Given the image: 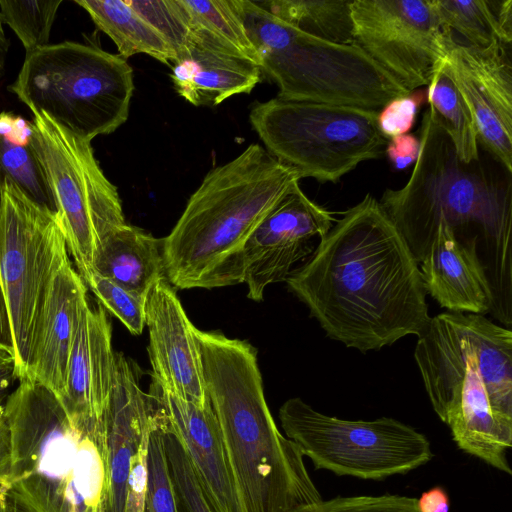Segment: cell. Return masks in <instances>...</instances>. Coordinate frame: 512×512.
I'll return each instance as SVG.
<instances>
[{"instance_id": "9", "label": "cell", "mask_w": 512, "mask_h": 512, "mask_svg": "<svg viewBox=\"0 0 512 512\" xmlns=\"http://www.w3.org/2000/svg\"><path fill=\"white\" fill-rule=\"evenodd\" d=\"M377 113L276 97L255 104L249 120L279 162L301 178L335 183L359 163L383 155L388 140L378 129Z\"/></svg>"}, {"instance_id": "27", "label": "cell", "mask_w": 512, "mask_h": 512, "mask_svg": "<svg viewBox=\"0 0 512 512\" xmlns=\"http://www.w3.org/2000/svg\"><path fill=\"white\" fill-rule=\"evenodd\" d=\"M352 1L270 0L257 2L282 21L306 34L336 44H354Z\"/></svg>"}, {"instance_id": "29", "label": "cell", "mask_w": 512, "mask_h": 512, "mask_svg": "<svg viewBox=\"0 0 512 512\" xmlns=\"http://www.w3.org/2000/svg\"><path fill=\"white\" fill-rule=\"evenodd\" d=\"M444 59L428 84L427 99L458 157L470 163L480 157L478 133L472 113L452 80Z\"/></svg>"}, {"instance_id": "25", "label": "cell", "mask_w": 512, "mask_h": 512, "mask_svg": "<svg viewBox=\"0 0 512 512\" xmlns=\"http://www.w3.org/2000/svg\"><path fill=\"white\" fill-rule=\"evenodd\" d=\"M74 2L89 14L99 30L110 37L122 58L144 53L165 64L175 62L176 54L169 44L127 1Z\"/></svg>"}, {"instance_id": "36", "label": "cell", "mask_w": 512, "mask_h": 512, "mask_svg": "<svg viewBox=\"0 0 512 512\" xmlns=\"http://www.w3.org/2000/svg\"><path fill=\"white\" fill-rule=\"evenodd\" d=\"M420 101L415 96H400L377 113V125L385 139L407 134L413 127Z\"/></svg>"}, {"instance_id": "17", "label": "cell", "mask_w": 512, "mask_h": 512, "mask_svg": "<svg viewBox=\"0 0 512 512\" xmlns=\"http://www.w3.org/2000/svg\"><path fill=\"white\" fill-rule=\"evenodd\" d=\"M145 325L152 380L200 406L208 404L196 327L166 278L147 296Z\"/></svg>"}, {"instance_id": "15", "label": "cell", "mask_w": 512, "mask_h": 512, "mask_svg": "<svg viewBox=\"0 0 512 512\" xmlns=\"http://www.w3.org/2000/svg\"><path fill=\"white\" fill-rule=\"evenodd\" d=\"M506 47L479 50L446 37L445 63L481 142L512 173V68Z\"/></svg>"}, {"instance_id": "23", "label": "cell", "mask_w": 512, "mask_h": 512, "mask_svg": "<svg viewBox=\"0 0 512 512\" xmlns=\"http://www.w3.org/2000/svg\"><path fill=\"white\" fill-rule=\"evenodd\" d=\"M162 248V238L125 223L101 242L94 258V274L147 298L153 286L166 278Z\"/></svg>"}, {"instance_id": "43", "label": "cell", "mask_w": 512, "mask_h": 512, "mask_svg": "<svg viewBox=\"0 0 512 512\" xmlns=\"http://www.w3.org/2000/svg\"><path fill=\"white\" fill-rule=\"evenodd\" d=\"M0 512H27L9 492L0 486Z\"/></svg>"}, {"instance_id": "6", "label": "cell", "mask_w": 512, "mask_h": 512, "mask_svg": "<svg viewBox=\"0 0 512 512\" xmlns=\"http://www.w3.org/2000/svg\"><path fill=\"white\" fill-rule=\"evenodd\" d=\"M4 417L12 447L4 488L27 512H89L107 502L104 421L75 422L51 390L30 379L8 395Z\"/></svg>"}, {"instance_id": "41", "label": "cell", "mask_w": 512, "mask_h": 512, "mask_svg": "<svg viewBox=\"0 0 512 512\" xmlns=\"http://www.w3.org/2000/svg\"><path fill=\"white\" fill-rule=\"evenodd\" d=\"M0 347L13 353V341H12L9 317H8L5 299H4L1 287H0Z\"/></svg>"}, {"instance_id": "26", "label": "cell", "mask_w": 512, "mask_h": 512, "mask_svg": "<svg viewBox=\"0 0 512 512\" xmlns=\"http://www.w3.org/2000/svg\"><path fill=\"white\" fill-rule=\"evenodd\" d=\"M10 182L36 203L56 212L44 171L31 143L30 122L0 112V188Z\"/></svg>"}, {"instance_id": "8", "label": "cell", "mask_w": 512, "mask_h": 512, "mask_svg": "<svg viewBox=\"0 0 512 512\" xmlns=\"http://www.w3.org/2000/svg\"><path fill=\"white\" fill-rule=\"evenodd\" d=\"M33 113L91 142L128 119L133 69L120 55L64 41L27 53L8 86Z\"/></svg>"}, {"instance_id": "20", "label": "cell", "mask_w": 512, "mask_h": 512, "mask_svg": "<svg viewBox=\"0 0 512 512\" xmlns=\"http://www.w3.org/2000/svg\"><path fill=\"white\" fill-rule=\"evenodd\" d=\"M87 299L88 288L68 258L48 290L27 377L58 398L63 394L69 354Z\"/></svg>"}, {"instance_id": "33", "label": "cell", "mask_w": 512, "mask_h": 512, "mask_svg": "<svg viewBox=\"0 0 512 512\" xmlns=\"http://www.w3.org/2000/svg\"><path fill=\"white\" fill-rule=\"evenodd\" d=\"M155 418V417H154ZM164 446L180 512H212L188 455L178 438L162 427Z\"/></svg>"}, {"instance_id": "4", "label": "cell", "mask_w": 512, "mask_h": 512, "mask_svg": "<svg viewBox=\"0 0 512 512\" xmlns=\"http://www.w3.org/2000/svg\"><path fill=\"white\" fill-rule=\"evenodd\" d=\"M414 358L458 448L511 475V329L485 315L446 311L418 336Z\"/></svg>"}, {"instance_id": "5", "label": "cell", "mask_w": 512, "mask_h": 512, "mask_svg": "<svg viewBox=\"0 0 512 512\" xmlns=\"http://www.w3.org/2000/svg\"><path fill=\"white\" fill-rule=\"evenodd\" d=\"M300 179L259 144L209 171L162 238L170 284L212 289L242 283L248 237Z\"/></svg>"}, {"instance_id": "31", "label": "cell", "mask_w": 512, "mask_h": 512, "mask_svg": "<svg viewBox=\"0 0 512 512\" xmlns=\"http://www.w3.org/2000/svg\"><path fill=\"white\" fill-rule=\"evenodd\" d=\"M126 1L165 39L176 60L187 52L192 43V30L180 0Z\"/></svg>"}, {"instance_id": "39", "label": "cell", "mask_w": 512, "mask_h": 512, "mask_svg": "<svg viewBox=\"0 0 512 512\" xmlns=\"http://www.w3.org/2000/svg\"><path fill=\"white\" fill-rule=\"evenodd\" d=\"M12 464L11 435L4 413L0 414V486L4 487L10 477Z\"/></svg>"}, {"instance_id": "7", "label": "cell", "mask_w": 512, "mask_h": 512, "mask_svg": "<svg viewBox=\"0 0 512 512\" xmlns=\"http://www.w3.org/2000/svg\"><path fill=\"white\" fill-rule=\"evenodd\" d=\"M230 3L280 99L378 111L411 93L356 43L336 44L306 34L257 1Z\"/></svg>"}, {"instance_id": "14", "label": "cell", "mask_w": 512, "mask_h": 512, "mask_svg": "<svg viewBox=\"0 0 512 512\" xmlns=\"http://www.w3.org/2000/svg\"><path fill=\"white\" fill-rule=\"evenodd\" d=\"M331 213L295 183L248 237L242 252L247 297L262 301L267 286L286 281L293 265L312 253L311 240L333 226Z\"/></svg>"}, {"instance_id": "13", "label": "cell", "mask_w": 512, "mask_h": 512, "mask_svg": "<svg viewBox=\"0 0 512 512\" xmlns=\"http://www.w3.org/2000/svg\"><path fill=\"white\" fill-rule=\"evenodd\" d=\"M355 43L409 92L428 86L446 55L432 0H353Z\"/></svg>"}, {"instance_id": "19", "label": "cell", "mask_w": 512, "mask_h": 512, "mask_svg": "<svg viewBox=\"0 0 512 512\" xmlns=\"http://www.w3.org/2000/svg\"><path fill=\"white\" fill-rule=\"evenodd\" d=\"M108 467L107 512H125L130 463L153 426V403L134 363L115 354V373L103 417Z\"/></svg>"}, {"instance_id": "10", "label": "cell", "mask_w": 512, "mask_h": 512, "mask_svg": "<svg viewBox=\"0 0 512 512\" xmlns=\"http://www.w3.org/2000/svg\"><path fill=\"white\" fill-rule=\"evenodd\" d=\"M58 214L6 181L1 188L0 285L9 317L17 380L27 379L50 285L69 258Z\"/></svg>"}, {"instance_id": "21", "label": "cell", "mask_w": 512, "mask_h": 512, "mask_svg": "<svg viewBox=\"0 0 512 512\" xmlns=\"http://www.w3.org/2000/svg\"><path fill=\"white\" fill-rule=\"evenodd\" d=\"M426 294L449 312L485 315L492 293L477 257L460 245L444 226L435 230L430 248L420 262Z\"/></svg>"}, {"instance_id": "2", "label": "cell", "mask_w": 512, "mask_h": 512, "mask_svg": "<svg viewBox=\"0 0 512 512\" xmlns=\"http://www.w3.org/2000/svg\"><path fill=\"white\" fill-rule=\"evenodd\" d=\"M419 141L409 180L399 189H386L379 203L418 263L436 228L449 229L484 270L493 298L490 314L511 329L512 173L480 157L463 162L431 106Z\"/></svg>"}, {"instance_id": "34", "label": "cell", "mask_w": 512, "mask_h": 512, "mask_svg": "<svg viewBox=\"0 0 512 512\" xmlns=\"http://www.w3.org/2000/svg\"><path fill=\"white\" fill-rule=\"evenodd\" d=\"M96 301L115 316L133 335H140L145 326L146 299L117 283L93 274L86 282Z\"/></svg>"}, {"instance_id": "46", "label": "cell", "mask_w": 512, "mask_h": 512, "mask_svg": "<svg viewBox=\"0 0 512 512\" xmlns=\"http://www.w3.org/2000/svg\"><path fill=\"white\" fill-rule=\"evenodd\" d=\"M89 512H107L106 501L102 502L100 505L90 510Z\"/></svg>"}, {"instance_id": "11", "label": "cell", "mask_w": 512, "mask_h": 512, "mask_svg": "<svg viewBox=\"0 0 512 512\" xmlns=\"http://www.w3.org/2000/svg\"><path fill=\"white\" fill-rule=\"evenodd\" d=\"M30 127L31 143L51 190L68 252L86 282L94 274L101 242L126 223L121 199L96 160L91 142L43 113L34 115Z\"/></svg>"}, {"instance_id": "45", "label": "cell", "mask_w": 512, "mask_h": 512, "mask_svg": "<svg viewBox=\"0 0 512 512\" xmlns=\"http://www.w3.org/2000/svg\"><path fill=\"white\" fill-rule=\"evenodd\" d=\"M9 363L15 364L13 353L0 347V367Z\"/></svg>"}, {"instance_id": "22", "label": "cell", "mask_w": 512, "mask_h": 512, "mask_svg": "<svg viewBox=\"0 0 512 512\" xmlns=\"http://www.w3.org/2000/svg\"><path fill=\"white\" fill-rule=\"evenodd\" d=\"M174 89L194 106H216L248 94L261 80L258 65L192 38L187 52L172 66Z\"/></svg>"}, {"instance_id": "1", "label": "cell", "mask_w": 512, "mask_h": 512, "mask_svg": "<svg viewBox=\"0 0 512 512\" xmlns=\"http://www.w3.org/2000/svg\"><path fill=\"white\" fill-rule=\"evenodd\" d=\"M285 282L327 336L361 352L418 337L431 319L418 262L370 194Z\"/></svg>"}, {"instance_id": "47", "label": "cell", "mask_w": 512, "mask_h": 512, "mask_svg": "<svg viewBox=\"0 0 512 512\" xmlns=\"http://www.w3.org/2000/svg\"><path fill=\"white\" fill-rule=\"evenodd\" d=\"M0 206H1V188H0ZM1 287V285H0Z\"/></svg>"}, {"instance_id": "28", "label": "cell", "mask_w": 512, "mask_h": 512, "mask_svg": "<svg viewBox=\"0 0 512 512\" xmlns=\"http://www.w3.org/2000/svg\"><path fill=\"white\" fill-rule=\"evenodd\" d=\"M193 35L259 66V58L230 0H180Z\"/></svg>"}, {"instance_id": "40", "label": "cell", "mask_w": 512, "mask_h": 512, "mask_svg": "<svg viewBox=\"0 0 512 512\" xmlns=\"http://www.w3.org/2000/svg\"><path fill=\"white\" fill-rule=\"evenodd\" d=\"M419 512H449L450 500L442 487H433L417 499Z\"/></svg>"}, {"instance_id": "42", "label": "cell", "mask_w": 512, "mask_h": 512, "mask_svg": "<svg viewBox=\"0 0 512 512\" xmlns=\"http://www.w3.org/2000/svg\"><path fill=\"white\" fill-rule=\"evenodd\" d=\"M15 380H17V377L14 363L0 367V414L4 413V404Z\"/></svg>"}, {"instance_id": "30", "label": "cell", "mask_w": 512, "mask_h": 512, "mask_svg": "<svg viewBox=\"0 0 512 512\" xmlns=\"http://www.w3.org/2000/svg\"><path fill=\"white\" fill-rule=\"evenodd\" d=\"M63 0H0V15L21 41L26 54L49 45Z\"/></svg>"}, {"instance_id": "16", "label": "cell", "mask_w": 512, "mask_h": 512, "mask_svg": "<svg viewBox=\"0 0 512 512\" xmlns=\"http://www.w3.org/2000/svg\"><path fill=\"white\" fill-rule=\"evenodd\" d=\"M148 394L157 422L183 445L212 512H241L210 402L200 406L155 380Z\"/></svg>"}, {"instance_id": "12", "label": "cell", "mask_w": 512, "mask_h": 512, "mask_svg": "<svg viewBox=\"0 0 512 512\" xmlns=\"http://www.w3.org/2000/svg\"><path fill=\"white\" fill-rule=\"evenodd\" d=\"M281 427L315 469L338 476L382 480L406 474L433 458L427 437L390 417L372 421L325 415L299 397L279 409Z\"/></svg>"}, {"instance_id": "44", "label": "cell", "mask_w": 512, "mask_h": 512, "mask_svg": "<svg viewBox=\"0 0 512 512\" xmlns=\"http://www.w3.org/2000/svg\"><path fill=\"white\" fill-rule=\"evenodd\" d=\"M10 42L5 34L3 28V21L0 15V78L3 76L5 71V65L8 55Z\"/></svg>"}, {"instance_id": "38", "label": "cell", "mask_w": 512, "mask_h": 512, "mask_svg": "<svg viewBox=\"0 0 512 512\" xmlns=\"http://www.w3.org/2000/svg\"><path fill=\"white\" fill-rule=\"evenodd\" d=\"M420 141L413 134H403L388 140L384 153L397 170H403L416 162Z\"/></svg>"}, {"instance_id": "32", "label": "cell", "mask_w": 512, "mask_h": 512, "mask_svg": "<svg viewBox=\"0 0 512 512\" xmlns=\"http://www.w3.org/2000/svg\"><path fill=\"white\" fill-rule=\"evenodd\" d=\"M148 481L146 512H180L171 479L163 432L157 425L153 410V427L148 443Z\"/></svg>"}, {"instance_id": "24", "label": "cell", "mask_w": 512, "mask_h": 512, "mask_svg": "<svg viewBox=\"0 0 512 512\" xmlns=\"http://www.w3.org/2000/svg\"><path fill=\"white\" fill-rule=\"evenodd\" d=\"M432 4L443 32H456L463 39L459 43L479 50L511 43L512 0H432Z\"/></svg>"}, {"instance_id": "35", "label": "cell", "mask_w": 512, "mask_h": 512, "mask_svg": "<svg viewBox=\"0 0 512 512\" xmlns=\"http://www.w3.org/2000/svg\"><path fill=\"white\" fill-rule=\"evenodd\" d=\"M291 512H419L417 499L384 494L379 496H337L300 506Z\"/></svg>"}, {"instance_id": "18", "label": "cell", "mask_w": 512, "mask_h": 512, "mask_svg": "<svg viewBox=\"0 0 512 512\" xmlns=\"http://www.w3.org/2000/svg\"><path fill=\"white\" fill-rule=\"evenodd\" d=\"M115 354L107 311L88 297L80 313L59 398L75 422L85 426L103 424L114 381Z\"/></svg>"}, {"instance_id": "37", "label": "cell", "mask_w": 512, "mask_h": 512, "mask_svg": "<svg viewBox=\"0 0 512 512\" xmlns=\"http://www.w3.org/2000/svg\"><path fill=\"white\" fill-rule=\"evenodd\" d=\"M149 435L150 432L143 438L139 449L133 456L130 463L127 480L125 512H146Z\"/></svg>"}, {"instance_id": "3", "label": "cell", "mask_w": 512, "mask_h": 512, "mask_svg": "<svg viewBox=\"0 0 512 512\" xmlns=\"http://www.w3.org/2000/svg\"><path fill=\"white\" fill-rule=\"evenodd\" d=\"M195 333L240 511L291 512L321 501L298 445L270 412L256 349L221 332Z\"/></svg>"}]
</instances>
